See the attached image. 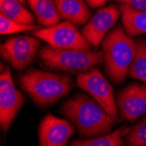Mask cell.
<instances>
[{
    "label": "cell",
    "instance_id": "8992f818",
    "mask_svg": "<svg viewBox=\"0 0 146 146\" xmlns=\"http://www.w3.org/2000/svg\"><path fill=\"white\" fill-rule=\"evenodd\" d=\"M40 46L39 38L35 36H17L9 38L1 45L2 58L16 70H23L34 60Z\"/></svg>",
    "mask_w": 146,
    "mask_h": 146
},
{
    "label": "cell",
    "instance_id": "6da1fadb",
    "mask_svg": "<svg viewBox=\"0 0 146 146\" xmlns=\"http://www.w3.org/2000/svg\"><path fill=\"white\" fill-rule=\"evenodd\" d=\"M61 111L84 137L107 133L116 121L115 116L109 114L95 99L82 94L66 102Z\"/></svg>",
    "mask_w": 146,
    "mask_h": 146
},
{
    "label": "cell",
    "instance_id": "44dd1931",
    "mask_svg": "<svg viewBox=\"0 0 146 146\" xmlns=\"http://www.w3.org/2000/svg\"><path fill=\"white\" fill-rule=\"evenodd\" d=\"M88 5L92 8H97L105 5L109 0H86Z\"/></svg>",
    "mask_w": 146,
    "mask_h": 146
},
{
    "label": "cell",
    "instance_id": "9c48e42d",
    "mask_svg": "<svg viewBox=\"0 0 146 146\" xmlns=\"http://www.w3.org/2000/svg\"><path fill=\"white\" fill-rule=\"evenodd\" d=\"M120 15V10L114 5L99 9L82 28L83 37L90 45L98 47Z\"/></svg>",
    "mask_w": 146,
    "mask_h": 146
},
{
    "label": "cell",
    "instance_id": "52a82bcc",
    "mask_svg": "<svg viewBox=\"0 0 146 146\" xmlns=\"http://www.w3.org/2000/svg\"><path fill=\"white\" fill-rule=\"evenodd\" d=\"M76 83L99 102L109 114L116 116L117 109L113 88L97 68L79 74L76 78Z\"/></svg>",
    "mask_w": 146,
    "mask_h": 146
},
{
    "label": "cell",
    "instance_id": "4fadbf2b",
    "mask_svg": "<svg viewBox=\"0 0 146 146\" xmlns=\"http://www.w3.org/2000/svg\"><path fill=\"white\" fill-rule=\"evenodd\" d=\"M122 22L125 33L134 38L146 34V11H137L125 5H120Z\"/></svg>",
    "mask_w": 146,
    "mask_h": 146
},
{
    "label": "cell",
    "instance_id": "ac0fdd59",
    "mask_svg": "<svg viewBox=\"0 0 146 146\" xmlns=\"http://www.w3.org/2000/svg\"><path fill=\"white\" fill-rule=\"evenodd\" d=\"M40 25H24L9 19L0 13V33L2 35L11 34L22 32H35L39 30Z\"/></svg>",
    "mask_w": 146,
    "mask_h": 146
},
{
    "label": "cell",
    "instance_id": "ffe728a7",
    "mask_svg": "<svg viewBox=\"0 0 146 146\" xmlns=\"http://www.w3.org/2000/svg\"><path fill=\"white\" fill-rule=\"evenodd\" d=\"M114 1L125 4L137 11H146V0H114Z\"/></svg>",
    "mask_w": 146,
    "mask_h": 146
},
{
    "label": "cell",
    "instance_id": "3957f363",
    "mask_svg": "<svg viewBox=\"0 0 146 146\" xmlns=\"http://www.w3.org/2000/svg\"><path fill=\"white\" fill-rule=\"evenodd\" d=\"M23 89L38 105L48 106L67 96L72 89V80L68 75L41 70H30L19 77Z\"/></svg>",
    "mask_w": 146,
    "mask_h": 146
},
{
    "label": "cell",
    "instance_id": "e0dca14e",
    "mask_svg": "<svg viewBox=\"0 0 146 146\" xmlns=\"http://www.w3.org/2000/svg\"><path fill=\"white\" fill-rule=\"evenodd\" d=\"M128 74L129 77L142 81L146 84V40L139 38L137 40V52Z\"/></svg>",
    "mask_w": 146,
    "mask_h": 146
},
{
    "label": "cell",
    "instance_id": "30bf717a",
    "mask_svg": "<svg viewBox=\"0 0 146 146\" xmlns=\"http://www.w3.org/2000/svg\"><path fill=\"white\" fill-rule=\"evenodd\" d=\"M117 106L126 120L133 122L146 115V85L132 83L119 93Z\"/></svg>",
    "mask_w": 146,
    "mask_h": 146
},
{
    "label": "cell",
    "instance_id": "7a4b0ae2",
    "mask_svg": "<svg viewBox=\"0 0 146 146\" xmlns=\"http://www.w3.org/2000/svg\"><path fill=\"white\" fill-rule=\"evenodd\" d=\"M103 61L107 73L115 83L123 82L137 52V40L130 38L121 26L110 31L102 44Z\"/></svg>",
    "mask_w": 146,
    "mask_h": 146
},
{
    "label": "cell",
    "instance_id": "7c38bea8",
    "mask_svg": "<svg viewBox=\"0 0 146 146\" xmlns=\"http://www.w3.org/2000/svg\"><path fill=\"white\" fill-rule=\"evenodd\" d=\"M61 19L75 25H86L91 19V11L84 0H54Z\"/></svg>",
    "mask_w": 146,
    "mask_h": 146
},
{
    "label": "cell",
    "instance_id": "5bb4252c",
    "mask_svg": "<svg viewBox=\"0 0 146 146\" xmlns=\"http://www.w3.org/2000/svg\"><path fill=\"white\" fill-rule=\"evenodd\" d=\"M33 11L38 25L51 27L60 21V16L54 0H26Z\"/></svg>",
    "mask_w": 146,
    "mask_h": 146
},
{
    "label": "cell",
    "instance_id": "7402d4cb",
    "mask_svg": "<svg viewBox=\"0 0 146 146\" xmlns=\"http://www.w3.org/2000/svg\"><path fill=\"white\" fill-rule=\"evenodd\" d=\"M19 1H20V2H21V3L23 4V3L25 2V0H19Z\"/></svg>",
    "mask_w": 146,
    "mask_h": 146
},
{
    "label": "cell",
    "instance_id": "277c9868",
    "mask_svg": "<svg viewBox=\"0 0 146 146\" xmlns=\"http://www.w3.org/2000/svg\"><path fill=\"white\" fill-rule=\"evenodd\" d=\"M39 58L50 68L81 74L99 66L103 55L101 52L90 49H59L46 46L39 52Z\"/></svg>",
    "mask_w": 146,
    "mask_h": 146
},
{
    "label": "cell",
    "instance_id": "ba28073f",
    "mask_svg": "<svg viewBox=\"0 0 146 146\" xmlns=\"http://www.w3.org/2000/svg\"><path fill=\"white\" fill-rule=\"evenodd\" d=\"M24 96L16 88L11 69L5 68L0 75V125L6 132L24 103Z\"/></svg>",
    "mask_w": 146,
    "mask_h": 146
},
{
    "label": "cell",
    "instance_id": "9a60e30c",
    "mask_svg": "<svg viewBox=\"0 0 146 146\" xmlns=\"http://www.w3.org/2000/svg\"><path fill=\"white\" fill-rule=\"evenodd\" d=\"M0 11L1 14L11 20L24 25H34L35 17L19 0H0Z\"/></svg>",
    "mask_w": 146,
    "mask_h": 146
},
{
    "label": "cell",
    "instance_id": "d6986e66",
    "mask_svg": "<svg viewBox=\"0 0 146 146\" xmlns=\"http://www.w3.org/2000/svg\"><path fill=\"white\" fill-rule=\"evenodd\" d=\"M127 140L130 146H146V117L130 128Z\"/></svg>",
    "mask_w": 146,
    "mask_h": 146
},
{
    "label": "cell",
    "instance_id": "8fae6325",
    "mask_svg": "<svg viewBox=\"0 0 146 146\" xmlns=\"http://www.w3.org/2000/svg\"><path fill=\"white\" fill-rule=\"evenodd\" d=\"M74 131L68 121L48 114L39 125V146H66Z\"/></svg>",
    "mask_w": 146,
    "mask_h": 146
},
{
    "label": "cell",
    "instance_id": "5b68a950",
    "mask_svg": "<svg viewBox=\"0 0 146 146\" xmlns=\"http://www.w3.org/2000/svg\"><path fill=\"white\" fill-rule=\"evenodd\" d=\"M33 35L46 41L48 46L59 49H90V44L82 32H79L75 25L68 20L33 32Z\"/></svg>",
    "mask_w": 146,
    "mask_h": 146
},
{
    "label": "cell",
    "instance_id": "2e32d148",
    "mask_svg": "<svg viewBox=\"0 0 146 146\" xmlns=\"http://www.w3.org/2000/svg\"><path fill=\"white\" fill-rule=\"evenodd\" d=\"M130 128L122 127L110 134L88 140H75L71 146H121L123 137L129 133Z\"/></svg>",
    "mask_w": 146,
    "mask_h": 146
}]
</instances>
